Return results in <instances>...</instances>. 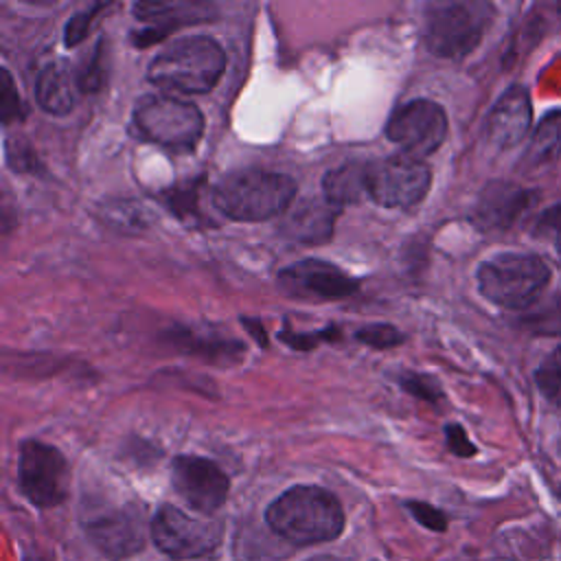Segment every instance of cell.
Masks as SVG:
<instances>
[{
	"mask_svg": "<svg viewBox=\"0 0 561 561\" xmlns=\"http://www.w3.org/2000/svg\"><path fill=\"white\" fill-rule=\"evenodd\" d=\"M18 482L20 491L31 504L50 508L66 500L70 469L57 447L39 440H24L20 447Z\"/></svg>",
	"mask_w": 561,
	"mask_h": 561,
	"instance_id": "8",
	"label": "cell"
},
{
	"mask_svg": "<svg viewBox=\"0 0 561 561\" xmlns=\"http://www.w3.org/2000/svg\"><path fill=\"white\" fill-rule=\"evenodd\" d=\"M221 533L219 522L191 517L171 504H164L151 519L153 543L175 561L210 554L219 546Z\"/></svg>",
	"mask_w": 561,
	"mask_h": 561,
	"instance_id": "9",
	"label": "cell"
},
{
	"mask_svg": "<svg viewBox=\"0 0 561 561\" xmlns=\"http://www.w3.org/2000/svg\"><path fill=\"white\" fill-rule=\"evenodd\" d=\"M559 497H561V486H559Z\"/></svg>",
	"mask_w": 561,
	"mask_h": 561,
	"instance_id": "33",
	"label": "cell"
},
{
	"mask_svg": "<svg viewBox=\"0 0 561 561\" xmlns=\"http://www.w3.org/2000/svg\"><path fill=\"white\" fill-rule=\"evenodd\" d=\"M103 53H101V44L96 46L92 59L83 66V70H79V85H81V92H96L101 85H103V77H105V68H103V61H101Z\"/></svg>",
	"mask_w": 561,
	"mask_h": 561,
	"instance_id": "29",
	"label": "cell"
},
{
	"mask_svg": "<svg viewBox=\"0 0 561 561\" xmlns=\"http://www.w3.org/2000/svg\"><path fill=\"white\" fill-rule=\"evenodd\" d=\"M267 526L296 546L335 539L344 528L340 500L313 484H298L280 493L265 511Z\"/></svg>",
	"mask_w": 561,
	"mask_h": 561,
	"instance_id": "1",
	"label": "cell"
},
{
	"mask_svg": "<svg viewBox=\"0 0 561 561\" xmlns=\"http://www.w3.org/2000/svg\"><path fill=\"white\" fill-rule=\"evenodd\" d=\"M557 449H559V454H561V434H559V443H557Z\"/></svg>",
	"mask_w": 561,
	"mask_h": 561,
	"instance_id": "32",
	"label": "cell"
},
{
	"mask_svg": "<svg viewBox=\"0 0 561 561\" xmlns=\"http://www.w3.org/2000/svg\"><path fill=\"white\" fill-rule=\"evenodd\" d=\"M430 167L408 153L388 156L366 164L368 197L386 208H412L430 191Z\"/></svg>",
	"mask_w": 561,
	"mask_h": 561,
	"instance_id": "7",
	"label": "cell"
},
{
	"mask_svg": "<svg viewBox=\"0 0 561 561\" xmlns=\"http://www.w3.org/2000/svg\"><path fill=\"white\" fill-rule=\"evenodd\" d=\"M535 383L548 403L561 408V346L541 359L535 370Z\"/></svg>",
	"mask_w": 561,
	"mask_h": 561,
	"instance_id": "21",
	"label": "cell"
},
{
	"mask_svg": "<svg viewBox=\"0 0 561 561\" xmlns=\"http://www.w3.org/2000/svg\"><path fill=\"white\" fill-rule=\"evenodd\" d=\"M335 206L324 202H302L298 204L287 221L283 224V230L300 243H322L333 234V221H335Z\"/></svg>",
	"mask_w": 561,
	"mask_h": 561,
	"instance_id": "18",
	"label": "cell"
},
{
	"mask_svg": "<svg viewBox=\"0 0 561 561\" xmlns=\"http://www.w3.org/2000/svg\"><path fill=\"white\" fill-rule=\"evenodd\" d=\"M405 508L412 513V517L421 526H425V528H430L434 533H443L447 528V515L440 508H436V506H432L427 502L414 500V502H408Z\"/></svg>",
	"mask_w": 561,
	"mask_h": 561,
	"instance_id": "28",
	"label": "cell"
},
{
	"mask_svg": "<svg viewBox=\"0 0 561 561\" xmlns=\"http://www.w3.org/2000/svg\"><path fill=\"white\" fill-rule=\"evenodd\" d=\"M22 114H24V110H22L13 77L7 68H2L0 70V118H2V123H11V121L22 118Z\"/></svg>",
	"mask_w": 561,
	"mask_h": 561,
	"instance_id": "24",
	"label": "cell"
},
{
	"mask_svg": "<svg viewBox=\"0 0 561 561\" xmlns=\"http://www.w3.org/2000/svg\"><path fill=\"white\" fill-rule=\"evenodd\" d=\"M105 7H107V4L96 2V4H92V7H88V9L79 11V13H75V15L68 20V24H66V37H64L66 46H77V44L88 35V28H90V24H92L94 13L101 11V9H105Z\"/></svg>",
	"mask_w": 561,
	"mask_h": 561,
	"instance_id": "27",
	"label": "cell"
},
{
	"mask_svg": "<svg viewBox=\"0 0 561 561\" xmlns=\"http://www.w3.org/2000/svg\"><path fill=\"white\" fill-rule=\"evenodd\" d=\"M296 197V182L285 173L243 169L213 186V204L234 221H263L285 213Z\"/></svg>",
	"mask_w": 561,
	"mask_h": 561,
	"instance_id": "3",
	"label": "cell"
},
{
	"mask_svg": "<svg viewBox=\"0 0 561 561\" xmlns=\"http://www.w3.org/2000/svg\"><path fill=\"white\" fill-rule=\"evenodd\" d=\"M171 482L175 493L204 515L221 508L230 491L224 469L202 456H178L171 465Z\"/></svg>",
	"mask_w": 561,
	"mask_h": 561,
	"instance_id": "11",
	"label": "cell"
},
{
	"mask_svg": "<svg viewBox=\"0 0 561 561\" xmlns=\"http://www.w3.org/2000/svg\"><path fill=\"white\" fill-rule=\"evenodd\" d=\"M355 337L362 342V344H366V346H370V348H392V346H399L403 340H405V335L397 329V327H392V324H386V322H373V324H364V327H359L357 331H355Z\"/></svg>",
	"mask_w": 561,
	"mask_h": 561,
	"instance_id": "22",
	"label": "cell"
},
{
	"mask_svg": "<svg viewBox=\"0 0 561 561\" xmlns=\"http://www.w3.org/2000/svg\"><path fill=\"white\" fill-rule=\"evenodd\" d=\"M322 191H324V199L335 208L359 202L364 195H368L366 164L344 162L331 169L322 180Z\"/></svg>",
	"mask_w": 561,
	"mask_h": 561,
	"instance_id": "19",
	"label": "cell"
},
{
	"mask_svg": "<svg viewBox=\"0 0 561 561\" xmlns=\"http://www.w3.org/2000/svg\"><path fill=\"white\" fill-rule=\"evenodd\" d=\"M134 15L142 22H151L153 28L136 33L134 44L136 46H149L158 39H162L173 26L191 24V22H204L213 20L215 9L204 2H136Z\"/></svg>",
	"mask_w": 561,
	"mask_h": 561,
	"instance_id": "16",
	"label": "cell"
},
{
	"mask_svg": "<svg viewBox=\"0 0 561 561\" xmlns=\"http://www.w3.org/2000/svg\"><path fill=\"white\" fill-rule=\"evenodd\" d=\"M445 440H447L449 451L460 456V458H469V456L476 454V445L469 440L467 432L458 423H449L445 427Z\"/></svg>",
	"mask_w": 561,
	"mask_h": 561,
	"instance_id": "30",
	"label": "cell"
},
{
	"mask_svg": "<svg viewBox=\"0 0 561 561\" xmlns=\"http://www.w3.org/2000/svg\"><path fill=\"white\" fill-rule=\"evenodd\" d=\"M83 528L90 541L112 559L131 557L145 546L142 511L134 504L99 511L83 519Z\"/></svg>",
	"mask_w": 561,
	"mask_h": 561,
	"instance_id": "13",
	"label": "cell"
},
{
	"mask_svg": "<svg viewBox=\"0 0 561 561\" xmlns=\"http://www.w3.org/2000/svg\"><path fill=\"white\" fill-rule=\"evenodd\" d=\"M493 7L482 0L432 2L425 9V44L436 57H467L484 37Z\"/></svg>",
	"mask_w": 561,
	"mask_h": 561,
	"instance_id": "5",
	"label": "cell"
},
{
	"mask_svg": "<svg viewBox=\"0 0 561 561\" xmlns=\"http://www.w3.org/2000/svg\"><path fill=\"white\" fill-rule=\"evenodd\" d=\"M559 153H561V110H554L539 121L524 158L530 167H539L554 160Z\"/></svg>",
	"mask_w": 561,
	"mask_h": 561,
	"instance_id": "20",
	"label": "cell"
},
{
	"mask_svg": "<svg viewBox=\"0 0 561 561\" xmlns=\"http://www.w3.org/2000/svg\"><path fill=\"white\" fill-rule=\"evenodd\" d=\"M226 70V53L221 44L208 35H191L175 39L149 64L151 83L184 94L210 92Z\"/></svg>",
	"mask_w": 561,
	"mask_h": 561,
	"instance_id": "2",
	"label": "cell"
},
{
	"mask_svg": "<svg viewBox=\"0 0 561 561\" xmlns=\"http://www.w3.org/2000/svg\"><path fill=\"white\" fill-rule=\"evenodd\" d=\"M335 337H340L337 327H327V329L313 331V333H296V331L285 329V331L280 333V340H283L287 346L296 348V351H311V348L318 346L320 342L335 340Z\"/></svg>",
	"mask_w": 561,
	"mask_h": 561,
	"instance_id": "26",
	"label": "cell"
},
{
	"mask_svg": "<svg viewBox=\"0 0 561 561\" xmlns=\"http://www.w3.org/2000/svg\"><path fill=\"white\" fill-rule=\"evenodd\" d=\"M307 561H340V559L329 557V554H322V557H311V559H307Z\"/></svg>",
	"mask_w": 561,
	"mask_h": 561,
	"instance_id": "31",
	"label": "cell"
},
{
	"mask_svg": "<svg viewBox=\"0 0 561 561\" xmlns=\"http://www.w3.org/2000/svg\"><path fill=\"white\" fill-rule=\"evenodd\" d=\"M79 94H83L79 85V70H72L66 61H50L39 70L35 99L44 112L64 116L75 107Z\"/></svg>",
	"mask_w": 561,
	"mask_h": 561,
	"instance_id": "17",
	"label": "cell"
},
{
	"mask_svg": "<svg viewBox=\"0 0 561 561\" xmlns=\"http://www.w3.org/2000/svg\"><path fill=\"white\" fill-rule=\"evenodd\" d=\"M535 202V191L522 188L506 180H493L478 195L473 221L482 230H508Z\"/></svg>",
	"mask_w": 561,
	"mask_h": 561,
	"instance_id": "14",
	"label": "cell"
},
{
	"mask_svg": "<svg viewBox=\"0 0 561 561\" xmlns=\"http://www.w3.org/2000/svg\"><path fill=\"white\" fill-rule=\"evenodd\" d=\"M476 278L489 302L502 309H526L546 289L550 267L537 254L502 252L482 261Z\"/></svg>",
	"mask_w": 561,
	"mask_h": 561,
	"instance_id": "4",
	"label": "cell"
},
{
	"mask_svg": "<svg viewBox=\"0 0 561 561\" xmlns=\"http://www.w3.org/2000/svg\"><path fill=\"white\" fill-rule=\"evenodd\" d=\"M533 123L530 96L524 85H511L491 107L486 140L497 149H511L528 134Z\"/></svg>",
	"mask_w": 561,
	"mask_h": 561,
	"instance_id": "15",
	"label": "cell"
},
{
	"mask_svg": "<svg viewBox=\"0 0 561 561\" xmlns=\"http://www.w3.org/2000/svg\"><path fill=\"white\" fill-rule=\"evenodd\" d=\"M401 388L410 394H414L416 399L430 401V403H438L443 399V390L440 383L436 379H432L430 375H421V373H403L401 377Z\"/></svg>",
	"mask_w": 561,
	"mask_h": 561,
	"instance_id": "25",
	"label": "cell"
},
{
	"mask_svg": "<svg viewBox=\"0 0 561 561\" xmlns=\"http://www.w3.org/2000/svg\"><path fill=\"white\" fill-rule=\"evenodd\" d=\"M386 136L403 147L408 156L421 160L443 145L447 136V114L436 101L412 99L390 114Z\"/></svg>",
	"mask_w": 561,
	"mask_h": 561,
	"instance_id": "10",
	"label": "cell"
},
{
	"mask_svg": "<svg viewBox=\"0 0 561 561\" xmlns=\"http://www.w3.org/2000/svg\"><path fill=\"white\" fill-rule=\"evenodd\" d=\"M278 285L300 300H340L355 294L359 287L342 267L320 259H305L280 270Z\"/></svg>",
	"mask_w": 561,
	"mask_h": 561,
	"instance_id": "12",
	"label": "cell"
},
{
	"mask_svg": "<svg viewBox=\"0 0 561 561\" xmlns=\"http://www.w3.org/2000/svg\"><path fill=\"white\" fill-rule=\"evenodd\" d=\"M522 324L535 335H561V298L552 300L537 313H528Z\"/></svg>",
	"mask_w": 561,
	"mask_h": 561,
	"instance_id": "23",
	"label": "cell"
},
{
	"mask_svg": "<svg viewBox=\"0 0 561 561\" xmlns=\"http://www.w3.org/2000/svg\"><path fill=\"white\" fill-rule=\"evenodd\" d=\"M559 11H561V4H559Z\"/></svg>",
	"mask_w": 561,
	"mask_h": 561,
	"instance_id": "34",
	"label": "cell"
},
{
	"mask_svg": "<svg viewBox=\"0 0 561 561\" xmlns=\"http://www.w3.org/2000/svg\"><path fill=\"white\" fill-rule=\"evenodd\" d=\"M131 121L140 138L171 151H193L204 131L199 107L171 94L140 96Z\"/></svg>",
	"mask_w": 561,
	"mask_h": 561,
	"instance_id": "6",
	"label": "cell"
}]
</instances>
